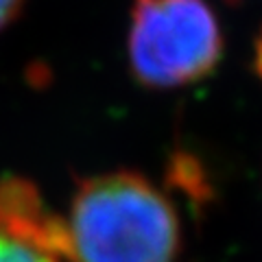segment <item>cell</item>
<instances>
[{"label":"cell","instance_id":"obj_1","mask_svg":"<svg viewBox=\"0 0 262 262\" xmlns=\"http://www.w3.org/2000/svg\"><path fill=\"white\" fill-rule=\"evenodd\" d=\"M63 223L72 262H177L182 253L173 199L136 170L77 179Z\"/></svg>","mask_w":262,"mask_h":262},{"label":"cell","instance_id":"obj_2","mask_svg":"<svg viewBox=\"0 0 262 262\" xmlns=\"http://www.w3.org/2000/svg\"><path fill=\"white\" fill-rule=\"evenodd\" d=\"M223 29L208 0H134L127 61L136 83L179 90L208 79L223 57Z\"/></svg>","mask_w":262,"mask_h":262},{"label":"cell","instance_id":"obj_3","mask_svg":"<svg viewBox=\"0 0 262 262\" xmlns=\"http://www.w3.org/2000/svg\"><path fill=\"white\" fill-rule=\"evenodd\" d=\"M0 262H72L63 216L18 175L0 179Z\"/></svg>","mask_w":262,"mask_h":262},{"label":"cell","instance_id":"obj_4","mask_svg":"<svg viewBox=\"0 0 262 262\" xmlns=\"http://www.w3.org/2000/svg\"><path fill=\"white\" fill-rule=\"evenodd\" d=\"M27 0H0V33L9 29L24 11Z\"/></svg>","mask_w":262,"mask_h":262},{"label":"cell","instance_id":"obj_5","mask_svg":"<svg viewBox=\"0 0 262 262\" xmlns=\"http://www.w3.org/2000/svg\"><path fill=\"white\" fill-rule=\"evenodd\" d=\"M229 3H241V0H229Z\"/></svg>","mask_w":262,"mask_h":262}]
</instances>
